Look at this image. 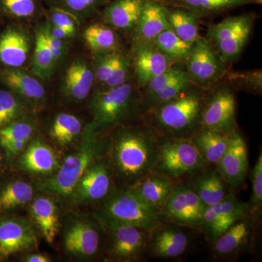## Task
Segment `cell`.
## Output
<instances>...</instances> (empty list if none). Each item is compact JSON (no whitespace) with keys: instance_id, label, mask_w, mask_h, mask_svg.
I'll return each instance as SVG.
<instances>
[{"instance_id":"1","label":"cell","mask_w":262,"mask_h":262,"mask_svg":"<svg viewBox=\"0 0 262 262\" xmlns=\"http://www.w3.org/2000/svg\"><path fill=\"white\" fill-rule=\"evenodd\" d=\"M160 135L144 120L126 124L108 134L107 157L115 179L129 187L152 172L158 158Z\"/></svg>"},{"instance_id":"20","label":"cell","mask_w":262,"mask_h":262,"mask_svg":"<svg viewBox=\"0 0 262 262\" xmlns=\"http://www.w3.org/2000/svg\"><path fill=\"white\" fill-rule=\"evenodd\" d=\"M0 84L20 96L33 110H41L46 104L44 86L22 68L0 69Z\"/></svg>"},{"instance_id":"49","label":"cell","mask_w":262,"mask_h":262,"mask_svg":"<svg viewBox=\"0 0 262 262\" xmlns=\"http://www.w3.org/2000/svg\"><path fill=\"white\" fill-rule=\"evenodd\" d=\"M5 160H7V159L4 149H3L1 144H0V171H1L2 169L3 168V166H4Z\"/></svg>"},{"instance_id":"40","label":"cell","mask_w":262,"mask_h":262,"mask_svg":"<svg viewBox=\"0 0 262 262\" xmlns=\"http://www.w3.org/2000/svg\"><path fill=\"white\" fill-rule=\"evenodd\" d=\"M235 91H242L251 94L261 95L262 71L229 70L223 80Z\"/></svg>"},{"instance_id":"30","label":"cell","mask_w":262,"mask_h":262,"mask_svg":"<svg viewBox=\"0 0 262 262\" xmlns=\"http://www.w3.org/2000/svg\"><path fill=\"white\" fill-rule=\"evenodd\" d=\"M211 206L216 215V221L208 237L211 244L230 226L249 215L248 203L239 201L232 192Z\"/></svg>"},{"instance_id":"26","label":"cell","mask_w":262,"mask_h":262,"mask_svg":"<svg viewBox=\"0 0 262 262\" xmlns=\"http://www.w3.org/2000/svg\"><path fill=\"white\" fill-rule=\"evenodd\" d=\"M95 82L93 66L85 60L77 59L71 63L66 72L62 91L69 99L80 102L89 97Z\"/></svg>"},{"instance_id":"48","label":"cell","mask_w":262,"mask_h":262,"mask_svg":"<svg viewBox=\"0 0 262 262\" xmlns=\"http://www.w3.org/2000/svg\"><path fill=\"white\" fill-rule=\"evenodd\" d=\"M46 25L48 32H49L51 35L53 36V37L56 38V39H61V40H64V39H67V38H70V34L67 33L64 29L58 27V26L53 25V24H51L50 22L46 23Z\"/></svg>"},{"instance_id":"31","label":"cell","mask_w":262,"mask_h":262,"mask_svg":"<svg viewBox=\"0 0 262 262\" xmlns=\"http://www.w3.org/2000/svg\"><path fill=\"white\" fill-rule=\"evenodd\" d=\"M36 187L20 178H13L0 186V214L28 206L35 196Z\"/></svg>"},{"instance_id":"6","label":"cell","mask_w":262,"mask_h":262,"mask_svg":"<svg viewBox=\"0 0 262 262\" xmlns=\"http://www.w3.org/2000/svg\"><path fill=\"white\" fill-rule=\"evenodd\" d=\"M208 165L191 138L160 136L158 160L152 171L180 182L201 173Z\"/></svg>"},{"instance_id":"13","label":"cell","mask_w":262,"mask_h":262,"mask_svg":"<svg viewBox=\"0 0 262 262\" xmlns=\"http://www.w3.org/2000/svg\"><path fill=\"white\" fill-rule=\"evenodd\" d=\"M114 182L113 169L104 155L86 169L67 201L73 206L103 201L115 189Z\"/></svg>"},{"instance_id":"41","label":"cell","mask_w":262,"mask_h":262,"mask_svg":"<svg viewBox=\"0 0 262 262\" xmlns=\"http://www.w3.org/2000/svg\"><path fill=\"white\" fill-rule=\"evenodd\" d=\"M252 192L248 202L249 215L256 225L259 223L262 212V153L260 151L254 168L251 170Z\"/></svg>"},{"instance_id":"19","label":"cell","mask_w":262,"mask_h":262,"mask_svg":"<svg viewBox=\"0 0 262 262\" xmlns=\"http://www.w3.org/2000/svg\"><path fill=\"white\" fill-rule=\"evenodd\" d=\"M29 214L39 235L53 244L61 227V213L54 196L48 193L35 194L28 205Z\"/></svg>"},{"instance_id":"9","label":"cell","mask_w":262,"mask_h":262,"mask_svg":"<svg viewBox=\"0 0 262 262\" xmlns=\"http://www.w3.org/2000/svg\"><path fill=\"white\" fill-rule=\"evenodd\" d=\"M99 211L114 220L152 232L165 222L127 187L115 188L103 201Z\"/></svg>"},{"instance_id":"37","label":"cell","mask_w":262,"mask_h":262,"mask_svg":"<svg viewBox=\"0 0 262 262\" xmlns=\"http://www.w3.org/2000/svg\"><path fill=\"white\" fill-rule=\"evenodd\" d=\"M43 0H0V16L11 20H31L44 13Z\"/></svg>"},{"instance_id":"42","label":"cell","mask_w":262,"mask_h":262,"mask_svg":"<svg viewBox=\"0 0 262 262\" xmlns=\"http://www.w3.org/2000/svg\"><path fill=\"white\" fill-rule=\"evenodd\" d=\"M134 80L132 64L129 53L123 50L120 53L116 65L108 80L98 89H107L118 87Z\"/></svg>"},{"instance_id":"24","label":"cell","mask_w":262,"mask_h":262,"mask_svg":"<svg viewBox=\"0 0 262 262\" xmlns=\"http://www.w3.org/2000/svg\"><path fill=\"white\" fill-rule=\"evenodd\" d=\"M146 0H111L98 13L100 22L116 31L132 32Z\"/></svg>"},{"instance_id":"21","label":"cell","mask_w":262,"mask_h":262,"mask_svg":"<svg viewBox=\"0 0 262 262\" xmlns=\"http://www.w3.org/2000/svg\"><path fill=\"white\" fill-rule=\"evenodd\" d=\"M189 239L182 227L165 223L151 232L147 253L153 257L173 258L184 254Z\"/></svg>"},{"instance_id":"15","label":"cell","mask_w":262,"mask_h":262,"mask_svg":"<svg viewBox=\"0 0 262 262\" xmlns=\"http://www.w3.org/2000/svg\"><path fill=\"white\" fill-rule=\"evenodd\" d=\"M61 160L54 146L42 138L34 136L13 163L17 170L38 179H45L56 173Z\"/></svg>"},{"instance_id":"16","label":"cell","mask_w":262,"mask_h":262,"mask_svg":"<svg viewBox=\"0 0 262 262\" xmlns=\"http://www.w3.org/2000/svg\"><path fill=\"white\" fill-rule=\"evenodd\" d=\"M129 55L134 80L141 90L150 80L174 65L152 42H131Z\"/></svg>"},{"instance_id":"38","label":"cell","mask_w":262,"mask_h":262,"mask_svg":"<svg viewBox=\"0 0 262 262\" xmlns=\"http://www.w3.org/2000/svg\"><path fill=\"white\" fill-rule=\"evenodd\" d=\"M29 108L18 95L5 87L0 89V129L27 116Z\"/></svg>"},{"instance_id":"12","label":"cell","mask_w":262,"mask_h":262,"mask_svg":"<svg viewBox=\"0 0 262 262\" xmlns=\"http://www.w3.org/2000/svg\"><path fill=\"white\" fill-rule=\"evenodd\" d=\"M207 207L187 181L178 182L161 212L164 222L194 229L201 228Z\"/></svg>"},{"instance_id":"10","label":"cell","mask_w":262,"mask_h":262,"mask_svg":"<svg viewBox=\"0 0 262 262\" xmlns=\"http://www.w3.org/2000/svg\"><path fill=\"white\" fill-rule=\"evenodd\" d=\"M103 229L96 217L75 215L69 218L63 231V248L70 257L94 259L103 244Z\"/></svg>"},{"instance_id":"23","label":"cell","mask_w":262,"mask_h":262,"mask_svg":"<svg viewBox=\"0 0 262 262\" xmlns=\"http://www.w3.org/2000/svg\"><path fill=\"white\" fill-rule=\"evenodd\" d=\"M177 183L152 171L127 187L146 206L161 215Z\"/></svg>"},{"instance_id":"2","label":"cell","mask_w":262,"mask_h":262,"mask_svg":"<svg viewBox=\"0 0 262 262\" xmlns=\"http://www.w3.org/2000/svg\"><path fill=\"white\" fill-rule=\"evenodd\" d=\"M208 94L191 84L175 97L146 110L142 120L160 136L191 138L201 127Z\"/></svg>"},{"instance_id":"32","label":"cell","mask_w":262,"mask_h":262,"mask_svg":"<svg viewBox=\"0 0 262 262\" xmlns=\"http://www.w3.org/2000/svg\"><path fill=\"white\" fill-rule=\"evenodd\" d=\"M229 137L230 134L201 127L191 139L208 165L216 167L227 149Z\"/></svg>"},{"instance_id":"18","label":"cell","mask_w":262,"mask_h":262,"mask_svg":"<svg viewBox=\"0 0 262 262\" xmlns=\"http://www.w3.org/2000/svg\"><path fill=\"white\" fill-rule=\"evenodd\" d=\"M32 42L24 28L8 24L0 31V69L22 68L28 61Z\"/></svg>"},{"instance_id":"39","label":"cell","mask_w":262,"mask_h":262,"mask_svg":"<svg viewBox=\"0 0 262 262\" xmlns=\"http://www.w3.org/2000/svg\"><path fill=\"white\" fill-rule=\"evenodd\" d=\"M50 7H56L84 20L97 15L111 0H46Z\"/></svg>"},{"instance_id":"45","label":"cell","mask_w":262,"mask_h":262,"mask_svg":"<svg viewBox=\"0 0 262 262\" xmlns=\"http://www.w3.org/2000/svg\"><path fill=\"white\" fill-rule=\"evenodd\" d=\"M48 16H49L50 23L64 29L70 34V37L75 36L76 24L78 23L79 20L73 15L61 8L50 7Z\"/></svg>"},{"instance_id":"35","label":"cell","mask_w":262,"mask_h":262,"mask_svg":"<svg viewBox=\"0 0 262 262\" xmlns=\"http://www.w3.org/2000/svg\"><path fill=\"white\" fill-rule=\"evenodd\" d=\"M34 48L32 63L33 75L44 80L51 79L58 63L48 47L42 27L36 30Z\"/></svg>"},{"instance_id":"7","label":"cell","mask_w":262,"mask_h":262,"mask_svg":"<svg viewBox=\"0 0 262 262\" xmlns=\"http://www.w3.org/2000/svg\"><path fill=\"white\" fill-rule=\"evenodd\" d=\"M258 15L249 12L231 15L208 27L206 37L228 64L241 58L252 35Z\"/></svg>"},{"instance_id":"36","label":"cell","mask_w":262,"mask_h":262,"mask_svg":"<svg viewBox=\"0 0 262 262\" xmlns=\"http://www.w3.org/2000/svg\"><path fill=\"white\" fill-rule=\"evenodd\" d=\"M152 42L173 64L184 63L192 46L180 39L171 29H166L160 33Z\"/></svg>"},{"instance_id":"33","label":"cell","mask_w":262,"mask_h":262,"mask_svg":"<svg viewBox=\"0 0 262 262\" xmlns=\"http://www.w3.org/2000/svg\"><path fill=\"white\" fill-rule=\"evenodd\" d=\"M166 15L170 29L184 42L193 45L201 37V19L189 10L167 6Z\"/></svg>"},{"instance_id":"3","label":"cell","mask_w":262,"mask_h":262,"mask_svg":"<svg viewBox=\"0 0 262 262\" xmlns=\"http://www.w3.org/2000/svg\"><path fill=\"white\" fill-rule=\"evenodd\" d=\"M89 108L92 119L87 126L98 135L106 136L120 125L143 120L142 93L134 80L118 87L97 89Z\"/></svg>"},{"instance_id":"34","label":"cell","mask_w":262,"mask_h":262,"mask_svg":"<svg viewBox=\"0 0 262 262\" xmlns=\"http://www.w3.org/2000/svg\"><path fill=\"white\" fill-rule=\"evenodd\" d=\"M83 38L93 54L123 49L117 31L100 21L84 29Z\"/></svg>"},{"instance_id":"4","label":"cell","mask_w":262,"mask_h":262,"mask_svg":"<svg viewBox=\"0 0 262 262\" xmlns=\"http://www.w3.org/2000/svg\"><path fill=\"white\" fill-rule=\"evenodd\" d=\"M107 143L108 135H98L86 125L80 144L61 160L56 173L48 178L37 179L36 189L56 198L68 200L86 169L106 155Z\"/></svg>"},{"instance_id":"46","label":"cell","mask_w":262,"mask_h":262,"mask_svg":"<svg viewBox=\"0 0 262 262\" xmlns=\"http://www.w3.org/2000/svg\"><path fill=\"white\" fill-rule=\"evenodd\" d=\"M42 29L43 32H44L45 37H46V42L48 47L56 58V61L59 63L64 56L65 53V46L63 43V40L61 39H56V38L53 37V36L51 35L49 32H48L47 27H46V24L44 26H42Z\"/></svg>"},{"instance_id":"50","label":"cell","mask_w":262,"mask_h":262,"mask_svg":"<svg viewBox=\"0 0 262 262\" xmlns=\"http://www.w3.org/2000/svg\"><path fill=\"white\" fill-rule=\"evenodd\" d=\"M3 18H2V17H1V16H0V22H1V20H3Z\"/></svg>"},{"instance_id":"47","label":"cell","mask_w":262,"mask_h":262,"mask_svg":"<svg viewBox=\"0 0 262 262\" xmlns=\"http://www.w3.org/2000/svg\"><path fill=\"white\" fill-rule=\"evenodd\" d=\"M20 261L24 262H51L52 258L47 254L34 251H28L20 258Z\"/></svg>"},{"instance_id":"25","label":"cell","mask_w":262,"mask_h":262,"mask_svg":"<svg viewBox=\"0 0 262 262\" xmlns=\"http://www.w3.org/2000/svg\"><path fill=\"white\" fill-rule=\"evenodd\" d=\"M166 9V5L158 0H146L139 21L130 33V43L152 42L160 33L170 29Z\"/></svg>"},{"instance_id":"29","label":"cell","mask_w":262,"mask_h":262,"mask_svg":"<svg viewBox=\"0 0 262 262\" xmlns=\"http://www.w3.org/2000/svg\"><path fill=\"white\" fill-rule=\"evenodd\" d=\"M187 182L206 207L220 203L232 192L216 167L210 170L205 169L187 179Z\"/></svg>"},{"instance_id":"5","label":"cell","mask_w":262,"mask_h":262,"mask_svg":"<svg viewBox=\"0 0 262 262\" xmlns=\"http://www.w3.org/2000/svg\"><path fill=\"white\" fill-rule=\"evenodd\" d=\"M94 215L106 237L103 251L104 261L134 262L144 258L151 232L114 220L99 210Z\"/></svg>"},{"instance_id":"22","label":"cell","mask_w":262,"mask_h":262,"mask_svg":"<svg viewBox=\"0 0 262 262\" xmlns=\"http://www.w3.org/2000/svg\"><path fill=\"white\" fill-rule=\"evenodd\" d=\"M256 224L250 215L235 222L212 243L217 258L236 257L252 242Z\"/></svg>"},{"instance_id":"8","label":"cell","mask_w":262,"mask_h":262,"mask_svg":"<svg viewBox=\"0 0 262 262\" xmlns=\"http://www.w3.org/2000/svg\"><path fill=\"white\" fill-rule=\"evenodd\" d=\"M189 82L203 91H209L223 81L230 65L223 59L211 41L201 37L194 42L183 63Z\"/></svg>"},{"instance_id":"17","label":"cell","mask_w":262,"mask_h":262,"mask_svg":"<svg viewBox=\"0 0 262 262\" xmlns=\"http://www.w3.org/2000/svg\"><path fill=\"white\" fill-rule=\"evenodd\" d=\"M216 168L231 191L237 190L246 180L249 168L248 147L238 128L230 134L228 146Z\"/></svg>"},{"instance_id":"27","label":"cell","mask_w":262,"mask_h":262,"mask_svg":"<svg viewBox=\"0 0 262 262\" xmlns=\"http://www.w3.org/2000/svg\"><path fill=\"white\" fill-rule=\"evenodd\" d=\"M84 132V129L79 117L72 114L61 113L53 117L48 130V135L55 148L69 150L80 144Z\"/></svg>"},{"instance_id":"14","label":"cell","mask_w":262,"mask_h":262,"mask_svg":"<svg viewBox=\"0 0 262 262\" xmlns=\"http://www.w3.org/2000/svg\"><path fill=\"white\" fill-rule=\"evenodd\" d=\"M39 236L30 219L0 214V261H8L18 253L35 251Z\"/></svg>"},{"instance_id":"43","label":"cell","mask_w":262,"mask_h":262,"mask_svg":"<svg viewBox=\"0 0 262 262\" xmlns=\"http://www.w3.org/2000/svg\"><path fill=\"white\" fill-rule=\"evenodd\" d=\"M35 125L34 122L23 118L11 122L0 129V144L2 147L12 141L20 139H31L34 136Z\"/></svg>"},{"instance_id":"44","label":"cell","mask_w":262,"mask_h":262,"mask_svg":"<svg viewBox=\"0 0 262 262\" xmlns=\"http://www.w3.org/2000/svg\"><path fill=\"white\" fill-rule=\"evenodd\" d=\"M120 51L106 52V53H94V67L96 81L99 87L108 80L115 69L117 60L120 56Z\"/></svg>"},{"instance_id":"11","label":"cell","mask_w":262,"mask_h":262,"mask_svg":"<svg viewBox=\"0 0 262 262\" xmlns=\"http://www.w3.org/2000/svg\"><path fill=\"white\" fill-rule=\"evenodd\" d=\"M201 127L231 134L237 128L235 91L222 81L208 91Z\"/></svg>"},{"instance_id":"28","label":"cell","mask_w":262,"mask_h":262,"mask_svg":"<svg viewBox=\"0 0 262 262\" xmlns=\"http://www.w3.org/2000/svg\"><path fill=\"white\" fill-rule=\"evenodd\" d=\"M168 7L189 10L200 19L214 17L251 5H261L262 0H158Z\"/></svg>"}]
</instances>
